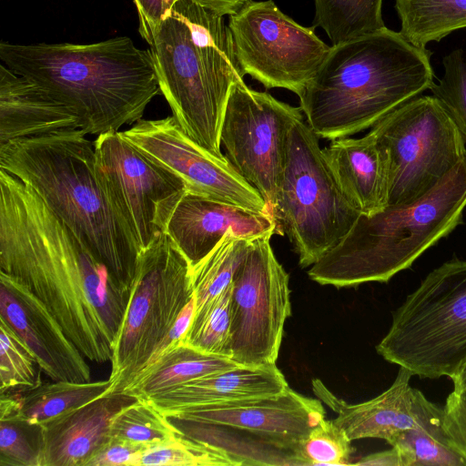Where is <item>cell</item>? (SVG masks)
I'll return each instance as SVG.
<instances>
[{
    "instance_id": "34",
    "label": "cell",
    "mask_w": 466,
    "mask_h": 466,
    "mask_svg": "<svg viewBox=\"0 0 466 466\" xmlns=\"http://www.w3.org/2000/svg\"><path fill=\"white\" fill-rule=\"evenodd\" d=\"M350 442L333 420L323 419L299 444L300 466L350 465Z\"/></svg>"
},
{
    "instance_id": "40",
    "label": "cell",
    "mask_w": 466,
    "mask_h": 466,
    "mask_svg": "<svg viewBox=\"0 0 466 466\" xmlns=\"http://www.w3.org/2000/svg\"><path fill=\"white\" fill-rule=\"evenodd\" d=\"M353 465H382V466H402L398 451L391 447L390 450L375 452L360 458ZM351 464V465H352Z\"/></svg>"
},
{
    "instance_id": "9",
    "label": "cell",
    "mask_w": 466,
    "mask_h": 466,
    "mask_svg": "<svg viewBox=\"0 0 466 466\" xmlns=\"http://www.w3.org/2000/svg\"><path fill=\"white\" fill-rule=\"evenodd\" d=\"M319 137L297 120L289 132L273 217L301 268L312 266L351 230L360 212L341 187Z\"/></svg>"
},
{
    "instance_id": "23",
    "label": "cell",
    "mask_w": 466,
    "mask_h": 466,
    "mask_svg": "<svg viewBox=\"0 0 466 466\" xmlns=\"http://www.w3.org/2000/svg\"><path fill=\"white\" fill-rule=\"evenodd\" d=\"M289 388L276 364L235 368L210 374L148 400L160 411L278 395ZM146 400V399H145Z\"/></svg>"
},
{
    "instance_id": "13",
    "label": "cell",
    "mask_w": 466,
    "mask_h": 466,
    "mask_svg": "<svg viewBox=\"0 0 466 466\" xmlns=\"http://www.w3.org/2000/svg\"><path fill=\"white\" fill-rule=\"evenodd\" d=\"M272 236L251 240L232 280L229 359L240 366L276 363L291 314L289 278L275 257Z\"/></svg>"
},
{
    "instance_id": "32",
    "label": "cell",
    "mask_w": 466,
    "mask_h": 466,
    "mask_svg": "<svg viewBox=\"0 0 466 466\" xmlns=\"http://www.w3.org/2000/svg\"><path fill=\"white\" fill-rule=\"evenodd\" d=\"M180 431L151 401L137 399L113 419L110 436L149 447L172 439Z\"/></svg>"
},
{
    "instance_id": "4",
    "label": "cell",
    "mask_w": 466,
    "mask_h": 466,
    "mask_svg": "<svg viewBox=\"0 0 466 466\" xmlns=\"http://www.w3.org/2000/svg\"><path fill=\"white\" fill-rule=\"evenodd\" d=\"M79 128L0 145V168L31 187L130 292L140 252L103 187L94 143Z\"/></svg>"
},
{
    "instance_id": "11",
    "label": "cell",
    "mask_w": 466,
    "mask_h": 466,
    "mask_svg": "<svg viewBox=\"0 0 466 466\" xmlns=\"http://www.w3.org/2000/svg\"><path fill=\"white\" fill-rule=\"evenodd\" d=\"M228 16L242 73L267 88H285L299 96L331 47L313 27L299 25L272 0L250 1Z\"/></svg>"
},
{
    "instance_id": "20",
    "label": "cell",
    "mask_w": 466,
    "mask_h": 466,
    "mask_svg": "<svg viewBox=\"0 0 466 466\" xmlns=\"http://www.w3.org/2000/svg\"><path fill=\"white\" fill-rule=\"evenodd\" d=\"M411 377L410 372L400 367L388 390L357 404L339 399L318 379L312 380V388L319 399L338 414L332 420L351 441L381 439L390 445L399 434L411 428L415 420Z\"/></svg>"
},
{
    "instance_id": "29",
    "label": "cell",
    "mask_w": 466,
    "mask_h": 466,
    "mask_svg": "<svg viewBox=\"0 0 466 466\" xmlns=\"http://www.w3.org/2000/svg\"><path fill=\"white\" fill-rule=\"evenodd\" d=\"M252 239L230 232L198 264L191 268L195 311L222 293L245 259Z\"/></svg>"
},
{
    "instance_id": "15",
    "label": "cell",
    "mask_w": 466,
    "mask_h": 466,
    "mask_svg": "<svg viewBox=\"0 0 466 466\" xmlns=\"http://www.w3.org/2000/svg\"><path fill=\"white\" fill-rule=\"evenodd\" d=\"M120 133L147 157L178 177L187 192L269 214L259 192L225 156H216L201 147L173 116L140 119Z\"/></svg>"
},
{
    "instance_id": "39",
    "label": "cell",
    "mask_w": 466,
    "mask_h": 466,
    "mask_svg": "<svg viewBox=\"0 0 466 466\" xmlns=\"http://www.w3.org/2000/svg\"><path fill=\"white\" fill-rule=\"evenodd\" d=\"M138 14V31L148 44L161 23L171 15L178 0H133Z\"/></svg>"
},
{
    "instance_id": "42",
    "label": "cell",
    "mask_w": 466,
    "mask_h": 466,
    "mask_svg": "<svg viewBox=\"0 0 466 466\" xmlns=\"http://www.w3.org/2000/svg\"><path fill=\"white\" fill-rule=\"evenodd\" d=\"M455 389L466 387V363L451 378Z\"/></svg>"
},
{
    "instance_id": "37",
    "label": "cell",
    "mask_w": 466,
    "mask_h": 466,
    "mask_svg": "<svg viewBox=\"0 0 466 466\" xmlns=\"http://www.w3.org/2000/svg\"><path fill=\"white\" fill-rule=\"evenodd\" d=\"M147 447L112 437L89 460L86 466H140Z\"/></svg>"
},
{
    "instance_id": "6",
    "label": "cell",
    "mask_w": 466,
    "mask_h": 466,
    "mask_svg": "<svg viewBox=\"0 0 466 466\" xmlns=\"http://www.w3.org/2000/svg\"><path fill=\"white\" fill-rule=\"evenodd\" d=\"M466 157L420 198L360 214L349 234L314 263L309 277L320 285L356 287L388 282L462 221Z\"/></svg>"
},
{
    "instance_id": "3",
    "label": "cell",
    "mask_w": 466,
    "mask_h": 466,
    "mask_svg": "<svg viewBox=\"0 0 466 466\" xmlns=\"http://www.w3.org/2000/svg\"><path fill=\"white\" fill-rule=\"evenodd\" d=\"M431 53L388 27L336 46L299 96L308 125L334 140L372 127L431 89Z\"/></svg>"
},
{
    "instance_id": "41",
    "label": "cell",
    "mask_w": 466,
    "mask_h": 466,
    "mask_svg": "<svg viewBox=\"0 0 466 466\" xmlns=\"http://www.w3.org/2000/svg\"><path fill=\"white\" fill-rule=\"evenodd\" d=\"M222 15H230L238 12L252 0H192Z\"/></svg>"
},
{
    "instance_id": "16",
    "label": "cell",
    "mask_w": 466,
    "mask_h": 466,
    "mask_svg": "<svg viewBox=\"0 0 466 466\" xmlns=\"http://www.w3.org/2000/svg\"><path fill=\"white\" fill-rule=\"evenodd\" d=\"M170 419L218 425L259 449L300 466L298 447L325 419L320 400L289 388L278 395L163 412Z\"/></svg>"
},
{
    "instance_id": "2",
    "label": "cell",
    "mask_w": 466,
    "mask_h": 466,
    "mask_svg": "<svg viewBox=\"0 0 466 466\" xmlns=\"http://www.w3.org/2000/svg\"><path fill=\"white\" fill-rule=\"evenodd\" d=\"M0 59L71 109L86 134L137 122L160 92L150 50L127 36L92 44L2 41Z\"/></svg>"
},
{
    "instance_id": "24",
    "label": "cell",
    "mask_w": 466,
    "mask_h": 466,
    "mask_svg": "<svg viewBox=\"0 0 466 466\" xmlns=\"http://www.w3.org/2000/svg\"><path fill=\"white\" fill-rule=\"evenodd\" d=\"M237 366L228 357L204 352L182 339L166 350L123 392L147 400Z\"/></svg>"
},
{
    "instance_id": "14",
    "label": "cell",
    "mask_w": 466,
    "mask_h": 466,
    "mask_svg": "<svg viewBox=\"0 0 466 466\" xmlns=\"http://www.w3.org/2000/svg\"><path fill=\"white\" fill-rule=\"evenodd\" d=\"M94 146L99 179L142 250L165 232L187 187L119 131L98 135Z\"/></svg>"
},
{
    "instance_id": "1",
    "label": "cell",
    "mask_w": 466,
    "mask_h": 466,
    "mask_svg": "<svg viewBox=\"0 0 466 466\" xmlns=\"http://www.w3.org/2000/svg\"><path fill=\"white\" fill-rule=\"evenodd\" d=\"M0 271L36 296L91 361H111L130 292L35 191L0 168Z\"/></svg>"
},
{
    "instance_id": "25",
    "label": "cell",
    "mask_w": 466,
    "mask_h": 466,
    "mask_svg": "<svg viewBox=\"0 0 466 466\" xmlns=\"http://www.w3.org/2000/svg\"><path fill=\"white\" fill-rule=\"evenodd\" d=\"M415 420L390 444L402 466H466V458L451 442L444 424L443 408L414 388Z\"/></svg>"
},
{
    "instance_id": "8",
    "label": "cell",
    "mask_w": 466,
    "mask_h": 466,
    "mask_svg": "<svg viewBox=\"0 0 466 466\" xmlns=\"http://www.w3.org/2000/svg\"><path fill=\"white\" fill-rule=\"evenodd\" d=\"M376 350L412 376L451 379L466 363V260L431 271L394 311Z\"/></svg>"
},
{
    "instance_id": "17",
    "label": "cell",
    "mask_w": 466,
    "mask_h": 466,
    "mask_svg": "<svg viewBox=\"0 0 466 466\" xmlns=\"http://www.w3.org/2000/svg\"><path fill=\"white\" fill-rule=\"evenodd\" d=\"M0 319L22 339L52 380L91 381L86 357L46 306L3 271H0Z\"/></svg>"
},
{
    "instance_id": "31",
    "label": "cell",
    "mask_w": 466,
    "mask_h": 466,
    "mask_svg": "<svg viewBox=\"0 0 466 466\" xmlns=\"http://www.w3.org/2000/svg\"><path fill=\"white\" fill-rule=\"evenodd\" d=\"M42 368L32 351L0 319V393H25L43 383Z\"/></svg>"
},
{
    "instance_id": "27",
    "label": "cell",
    "mask_w": 466,
    "mask_h": 466,
    "mask_svg": "<svg viewBox=\"0 0 466 466\" xmlns=\"http://www.w3.org/2000/svg\"><path fill=\"white\" fill-rule=\"evenodd\" d=\"M111 387L109 379L88 382H43L30 391L18 393L19 409L15 418L28 425L40 426L106 394Z\"/></svg>"
},
{
    "instance_id": "21",
    "label": "cell",
    "mask_w": 466,
    "mask_h": 466,
    "mask_svg": "<svg viewBox=\"0 0 466 466\" xmlns=\"http://www.w3.org/2000/svg\"><path fill=\"white\" fill-rule=\"evenodd\" d=\"M323 151L341 187L360 214L370 217L388 207L389 153L371 130L360 138L331 140Z\"/></svg>"
},
{
    "instance_id": "30",
    "label": "cell",
    "mask_w": 466,
    "mask_h": 466,
    "mask_svg": "<svg viewBox=\"0 0 466 466\" xmlns=\"http://www.w3.org/2000/svg\"><path fill=\"white\" fill-rule=\"evenodd\" d=\"M232 283L194 313L183 339L204 352L229 358Z\"/></svg>"
},
{
    "instance_id": "5",
    "label": "cell",
    "mask_w": 466,
    "mask_h": 466,
    "mask_svg": "<svg viewBox=\"0 0 466 466\" xmlns=\"http://www.w3.org/2000/svg\"><path fill=\"white\" fill-rule=\"evenodd\" d=\"M161 94L183 130L212 154L232 86L243 79L224 15L178 0L148 43Z\"/></svg>"
},
{
    "instance_id": "28",
    "label": "cell",
    "mask_w": 466,
    "mask_h": 466,
    "mask_svg": "<svg viewBox=\"0 0 466 466\" xmlns=\"http://www.w3.org/2000/svg\"><path fill=\"white\" fill-rule=\"evenodd\" d=\"M314 25L321 27L332 46L380 30L382 0H314Z\"/></svg>"
},
{
    "instance_id": "26",
    "label": "cell",
    "mask_w": 466,
    "mask_h": 466,
    "mask_svg": "<svg viewBox=\"0 0 466 466\" xmlns=\"http://www.w3.org/2000/svg\"><path fill=\"white\" fill-rule=\"evenodd\" d=\"M394 7L400 33L420 48L466 28V0H395Z\"/></svg>"
},
{
    "instance_id": "36",
    "label": "cell",
    "mask_w": 466,
    "mask_h": 466,
    "mask_svg": "<svg viewBox=\"0 0 466 466\" xmlns=\"http://www.w3.org/2000/svg\"><path fill=\"white\" fill-rule=\"evenodd\" d=\"M31 427L15 417L0 419L1 466H39V433L31 437Z\"/></svg>"
},
{
    "instance_id": "10",
    "label": "cell",
    "mask_w": 466,
    "mask_h": 466,
    "mask_svg": "<svg viewBox=\"0 0 466 466\" xmlns=\"http://www.w3.org/2000/svg\"><path fill=\"white\" fill-rule=\"evenodd\" d=\"M390 158L388 206L413 202L466 157V142L434 96H418L370 129Z\"/></svg>"
},
{
    "instance_id": "19",
    "label": "cell",
    "mask_w": 466,
    "mask_h": 466,
    "mask_svg": "<svg viewBox=\"0 0 466 466\" xmlns=\"http://www.w3.org/2000/svg\"><path fill=\"white\" fill-rule=\"evenodd\" d=\"M137 400L107 392L38 426L39 466H86L110 438L115 416Z\"/></svg>"
},
{
    "instance_id": "35",
    "label": "cell",
    "mask_w": 466,
    "mask_h": 466,
    "mask_svg": "<svg viewBox=\"0 0 466 466\" xmlns=\"http://www.w3.org/2000/svg\"><path fill=\"white\" fill-rule=\"evenodd\" d=\"M443 74L431 87L446 108L466 142V60L461 49H455L442 59Z\"/></svg>"
},
{
    "instance_id": "18",
    "label": "cell",
    "mask_w": 466,
    "mask_h": 466,
    "mask_svg": "<svg viewBox=\"0 0 466 466\" xmlns=\"http://www.w3.org/2000/svg\"><path fill=\"white\" fill-rule=\"evenodd\" d=\"M253 239L279 234L268 213L213 200L186 192L175 207L165 233L188 260L191 268L204 259L228 233Z\"/></svg>"
},
{
    "instance_id": "38",
    "label": "cell",
    "mask_w": 466,
    "mask_h": 466,
    "mask_svg": "<svg viewBox=\"0 0 466 466\" xmlns=\"http://www.w3.org/2000/svg\"><path fill=\"white\" fill-rule=\"evenodd\" d=\"M443 412L448 435L466 458V387L453 389L446 400Z\"/></svg>"
},
{
    "instance_id": "22",
    "label": "cell",
    "mask_w": 466,
    "mask_h": 466,
    "mask_svg": "<svg viewBox=\"0 0 466 466\" xmlns=\"http://www.w3.org/2000/svg\"><path fill=\"white\" fill-rule=\"evenodd\" d=\"M72 128L79 123L71 109L0 65V145Z\"/></svg>"
},
{
    "instance_id": "7",
    "label": "cell",
    "mask_w": 466,
    "mask_h": 466,
    "mask_svg": "<svg viewBox=\"0 0 466 466\" xmlns=\"http://www.w3.org/2000/svg\"><path fill=\"white\" fill-rule=\"evenodd\" d=\"M195 297L191 266L165 232L140 250L128 302L116 333L109 393L123 391L190 325L180 316Z\"/></svg>"
},
{
    "instance_id": "12",
    "label": "cell",
    "mask_w": 466,
    "mask_h": 466,
    "mask_svg": "<svg viewBox=\"0 0 466 466\" xmlns=\"http://www.w3.org/2000/svg\"><path fill=\"white\" fill-rule=\"evenodd\" d=\"M301 113L300 107L251 89L243 79L232 86L226 106L220 130L225 157L259 192L272 217L289 135L293 124L303 118Z\"/></svg>"
},
{
    "instance_id": "33",
    "label": "cell",
    "mask_w": 466,
    "mask_h": 466,
    "mask_svg": "<svg viewBox=\"0 0 466 466\" xmlns=\"http://www.w3.org/2000/svg\"><path fill=\"white\" fill-rule=\"evenodd\" d=\"M237 465L222 449L179 434L145 449L140 466Z\"/></svg>"
}]
</instances>
